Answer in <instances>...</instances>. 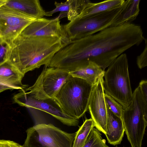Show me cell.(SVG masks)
<instances>
[{"mask_svg":"<svg viewBox=\"0 0 147 147\" xmlns=\"http://www.w3.org/2000/svg\"><path fill=\"white\" fill-rule=\"evenodd\" d=\"M92 87L84 80L70 75L55 99L66 114L79 119L88 109Z\"/></svg>","mask_w":147,"mask_h":147,"instance_id":"obj_3","label":"cell"},{"mask_svg":"<svg viewBox=\"0 0 147 147\" xmlns=\"http://www.w3.org/2000/svg\"><path fill=\"white\" fill-rule=\"evenodd\" d=\"M24 75L7 62L0 65V84L22 90L27 88L22 83Z\"/></svg>","mask_w":147,"mask_h":147,"instance_id":"obj_15","label":"cell"},{"mask_svg":"<svg viewBox=\"0 0 147 147\" xmlns=\"http://www.w3.org/2000/svg\"><path fill=\"white\" fill-rule=\"evenodd\" d=\"M1 34L0 32V38H1Z\"/></svg>","mask_w":147,"mask_h":147,"instance_id":"obj_29","label":"cell"},{"mask_svg":"<svg viewBox=\"0 0 147 147\" xmlns=\"http://www.w3.org/2000/svg\"><path fill=\"white\" fill-rule=\"evenodd\" d=\"M140 0H127L124 4L123 9L121 17L120 25L131 23L139 14Z\"/></svg>","mask_w":147,"mask_h":147,"instance_id":"obj_18","label":"cell"},{"mask_svg":"<svg viewBox=\"0 0 147 147\" xmlns=\"http://www.w3.org/2000/svg\"><path fill=\"white\" fill-rule=\"evenodd\" d=\"M9 42L11 49L7 62L24 75L42 65L48 67L55 55L64 46L57 37L20 34Z\"/></svg>","mask_w":147,"mask_h":147,"instance_id":"obj_2","label":"cell"},{"mask_svg":"<svg viewBox=\"0 0 147 147\" xmlns=\"http://www.w3.org/2000/svg\"><path fill=\"white\" fill-rule=\"evenodd\" d=\"M124 0H108L93 3L90 1L85 6L79 15L76 18L80 19L121 7Z\"/></svg>","mask_w":147,"mask_h":147,"instance_id":"obj_16","label":"cell"},{"mask_svg":"<svg viewBox=\"0 0 147 147\" xmlns=\"http://www.w3.org/2000/svg\"><path fill=\"white\" fill-rule=\"evenodd\" d=\"M103 85L104 92L126 108L132 99L128 64L126 54L122 53L105 71Z\"/></svg>","mask_w":147,"mask_h":147,"instance_id":"obj_4","label":"cell"},{"mask_svg":"<svg viewBox=\"0 0 147 147\" xmlns=\"http://www.w3.org/2000/svg\"><path fill=\"white\" fill-rule=\"evenodd\" d=\"M95 127L91 118L86 119L76 132L72 147H83L92 129Z\"/></svg>","mask_w":147,"mask_h":147,"instance_id":"obj_19","label":"cell"},{"mask_svg":"<svg viewBox=\"0 0 147 147\" xmlns=\"http://www.w3.org/2000/svg\"><path fill=\"white\" fill-rule=\"evenodd\" d=\"M145 46L143 51L137 57L136 63L138 67L141 69L147 65V40L144 38Z\"/></svg>","mask_w":147,"mask_h":147,"instance_id":"obj_24","label":"cell"},{"mask_svg":"<svg viewBox=\"0 0 147 147\" xmlns=\"http://www.w3.org/2000/svg\"><path fill=\"white\" fill-rule=\"evenodd\" d=\"M8 89H15L12 87L0 84V93Z\"/></svg>","mask_w":147,"mask_h":147,"instance_id":"obj_27","label":"cell"},{"mask_svg":"<svg viewBox=\"0 0 147 147\" xmlns=\"http://www.w3.org/2000/svg\"><path fill=\"white\" fill-rule=\"evenodd\" d=\"M67 17L71 21L80 13L85 5L90 1L88 0H68Z\"/></svg>","mask_w":147,"mask_h":147,"instance_id":"obj_20","label":"cell"},{"mask_svg":"<svg viewBox=\"0 0 147 147\" xmlns=\"http://www.w3.org/2000/svg\"><path fill=\"white\" fill-rule=\"evenodd\" d=\"M0 147H24L16 142L10 140H0Z\"/></svg>","mask_w":147,"mask_h":147,"instance_id":"obj_25","label":"cell"},{"mask_svg":"<svg viewBox=\"0 0 147 147\" xmlns=\"http://www.w3.org/2000/svg\"><path fill=\"white\" fill-rule=\"evenodd\" d=\"M105 71L95 63L90 62L86 67L69 73L71 76L83 79L93 86L99 78L104 76Z\"/></svg>","mask_w":147,"mask_h":147,"instance_id":"obj_17","label":"cell"},{"mask_svg":"<svg viewBox=\"0 0 147 147\" xmlns=\"http://www.w3.org/2000/svg\"><path fill=\"white\" fill-rule=\"evenodd\" d=\"M141 94L146 102H147V81L146 80H142L138 86Z\"/></svg>","mask_w":147,"mask_h":147,"instance_id":"obj_26","label":"cell"},{"mask_svg":"<svg viewBox=\"0 0 147 147\" xmlns=\"http://www.w3.org/2000/svg\"><path fill=\"white\" fill-rule=\"evenodd\" d=\"M104 76L99 78L93 86L90 98L88 109L95 125L100 131L105 134L107 114L104 97Z\"/></svg>","mask_w":147,"mask_h":147,"instance_id":"obj_11","label":"cell"},{"mask_svg":"<svg viewBox=\"0 0 147 147\" xmlns=\"http://www.w3.org/2000/svg\"><path fill=\"white\" fill-rule=\"evenodd\" d=\"M5 5L35 19L42 18L46 12L38 0H7Z\"/></svg>","mask_w":147,"mask_h":147,"instance_id":"obj_14","label":"cell"},{"mask_svg":"<svg viewBox=\"0 0 147 147\" xmlns=\"http://www.w3.org/2000/svg\"><path fill=\"white\" fill-rule=\"evenodd\" d=\"M121 117L131 147H141L147 125V102L139 86L133 93L130 103L123 109Z\"/></svg>","mask_w":147,"mask_h":147,"instance_id":"obj_6","label":"cell"},{"mask_svg":"<svg viewBox=\"0 0 147 147\" xmlns=\"http://www.w3.org/2000/svg\"><path fill=\"white\" fill-rule=\"evenodd\" d=\"M36 19L5 5L1 6L0 7V38L9 42L20 34Z\"/></svg>","mask_w":147,"mask_h":147,"instance_id":"obj_10","label":"cell"},{"mask_svg":"<svg viewBox=\"0 0 147 147\" xmlns=\"http://www.w3.org/2000/svg\"><path fill=\"white\" fill-rule=\"evenodd\" d=\"M106 105L107 117L105 135L108 143L115 146L121 143L125 129L121 117L114 113Z\"/></svg>","mask_w":147,"mask_h":147,"instance_id":"obj_13","label":"cell"},{"mask_svg":"<svg viewBox=\"0 0 147 147\" xmlns=\"http://www.w3.org/2000/svg\"><path fill=\"white\" fill-rule=\"evenodd\" d=\"M10 49L9 42L0 38V65L7 61Z\"/></svg>","mask_w":147,"mask_h":147,"instance_id":"obj_23","label":"cell"},{"mask_svg":"<svg viewBox=\"0 0 147 147\" xmlns=\"http://www.w3.org/2000/svg\"><path fill=\"white\" fill-rule=\"evenodd\" d=\"M58 17L51 20L41 18L35 20L20 34L25 37H56L60 38L65 46L69 42L63 25Z\"/></svg>","mask_w":147,"mask_h":147,"instance_id":"obj_12","label":"cell"},{"mask_svg":"<svg viewBox=\"0 0 147 147\" xmlns=\"http://www.w3.org/2000/svg\"><path fill=\"white\" fill-rule=\"evenodd\" d=\"M141 26L131 23L107 28L90 36L70 41L51 60L52 66L69 72L95 63L105 71L127 50L144 40Z\"/></svg>","mask_w":147,"mask_h":147,"instance_id":"obj_1","label":"cell"},{"mask_svg":"<svg viewBox=\"0 0 147 147\" xmlns=\"http://www.w3.org/2000/svg\"><path fill=\"white\" fill-rule=\"evenodd\" d=\"M26 132L24 147H72L76 134L67 133L51 123L36 124Z\"/></svg>","mask_w":147,"mask_h":147,"instance_id":"obj_7","label":"cell"},{"mask_svg":"<svg viewBox=\"0 0 147 147\" xmlns=\"http://www.w3.org/2000/svg\"><path fill=\"white\" fill-rule=\"evenodd\" d=\"M16 103L28 108L30 111L38 109L52 115L63 124L69 126H76L79 119L73 118L66 114L55 99L44 100L36 98L24 89L20 90L13 97Z\"/></svg>","mask_w":147,"mask_h":147,"instance_id":"obj_9","label":"cell"},{"mask_svg":"<svg viewBox=\"0 0 147 147\" xmlns=\"http://www.w3.org/2000/svg\"><path fill=\"white\" fill-rule=\"evenodd\" d=\"M7 0H0V7L5 5Z\"/></svg>","mask_w":147,"mask_h":147,"instance_id":"obj_28","label":"cell"},{"mask_svg":"<svg viewBox=\"0 0 147 147\" xmlns=\"http://www.w3.org/2000/svg\"><path fill=\"white\" fill-rule=\"evenodd\" d=\"M70 76L69 71L65 69L45 67L34 84L25 90L37 99H55L59 90Z\"/></svg>","mask_w":147,"mask_h":147,"instance_id":"obj_8","label":"cell"},{"mask_svg":"<svg viewBox=\"0 0 147 147\" xmlns=\"http://www.w3.org/2000/svg\"><path fill=\"white\" fill-rule=\"evenodd\" d=\"M124 3L119 8L85 18H75L63 25L69 41L90 36L110 27L119 25Z\"/></svg>","mask_w":147,"mask_h":147,"instance_id":"obj_5","label":"cell"},{"mask_svg":"<svg viewBox=\"0 0 147 147\" xmlns=\"http://www.w3.org/2000/svg\"><path fill=\"white\" fill-rule=\"evenodd\" d=\"M106 104L110 110L115 114L121 117L123 110L122 106L112 97L104 93Z\"/></svg>","mask_w":147,"mask_h":147,"instance_id":"obj_22","label":"cell"},{"mask_svg":"<svg viewBox=\"0 0 147 147\" xmlns=\"http://www.w3.org/2000/svg\"><path fill=\"white\" fill-rule=\"evenodd\" d=\"M83 147H109L101 137L100 131L94 127L91 130Z\"/></svg>","mask_w":147,"mask_h":147,"instance_id":"obj_21","label":"cell"}]
</instances>
